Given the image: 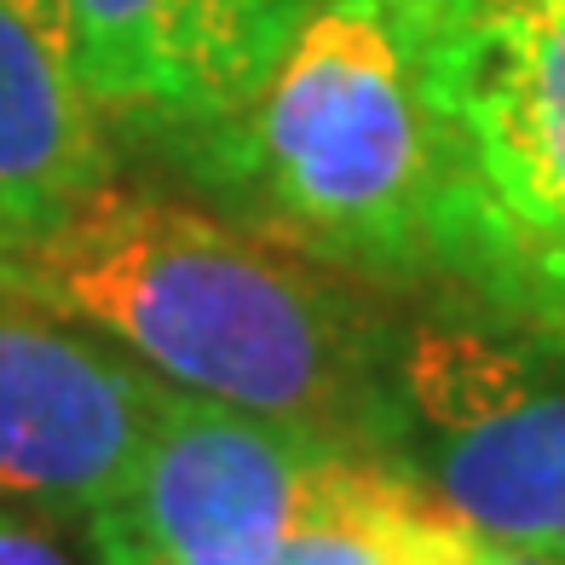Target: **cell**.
I'll list each match as a JSON object with an SVG mask.
<instances>
[{
	"mask_svg": "<svg viewBox=\"0 0 565 565\" xmlns=\"http://www.w3.org/2000/svg\"><path fill=\"white\" fill-rule=\"evenodd\" d=\"M0 565H75V559L53 543V536L23 525L12 508H0Z\"/></svg>",
	"mask_w": 565,
	"mask_h": 565,
	"instance_id": "cell-11",
	"label": "cell"
},
{
	"mask_svg": "<svg viewBox=\"0 0 565 565\" xmlns=\"http://www.w3.org/2000/svg\"><path fill=\"white\" fill-rule=\"evenodd\" d=\"M479 536L450 520L409 461L381 456L341 502L254 565H473Z\"/></svg>",
	"mask_w": 565,
	"mask_h": 565,
	"instance_id": "cell-9",
	"label": "cell"
},
{
	"mask_svg": "<svg viewBox=\"0 0 565 565\" xmlns=\"http://www.w3.org/2000/svg\"><path fill=\"white\" fill-rule=\"evenodd\" d=\"M381 456L168 387L134 484L110 508L179 565H254L341 502Z\"/></svg>",
	"mask_w": 565,
	"mask_h": 565,
	"instance_id": "cell-5",
	"label": "cell"
},
{
	"mask_svg": "<svg viewBox=\"0 0 565 565\" xmlns=\"http://www.w3.org/2000/svg\"><path fill=\"white\" fill-rule=\"evenodd\" d=\"M398 456L473 536L565 559V335L456 312L393 358Z\"/></svg>",
	"mask_w": 565,
	"mask_h": 565,
	"instance_id": "cell-4",
	"label": "cell"
},
{
	"mask_svg": "<svg viewBox=\"0 0 565 565\" xmlns=\"http://www.w3.org/2000/svg\"><path fill=\"white\" fill-rule=\"evenodd\" d=\"M162 404L145 364L0 289V502L82 520L121 502Z\"/></svg>",
	"mask_w": 565,
	"mask_h": 565,
	"instance_id": "cell-6",
	"label": "cell"
},
{
	"mask_svg": "<svg viewBox=\"0 0 565 565\" xmlns=\"http://www.w3.org/2000/svg\"><path fill=\"white\" fill-rule=\"evenodd\" d=\"M0 289L46 306L173 393L398 456L393 358L318 260L209 209L105 179L0 260Z\"/></svg>",
	"mask_w": 565,
	"mask_h": 565,
	"instance_id": "cell-1",
	"label": "cell"
},
{
	"mask_svg": "<svg viewBox=\"0 0 565 565\" xmlns=\"http://www.w3.org/2000/svg\"><path fill=\"white\" fill-rule=\"evenodd\" d=\"M110 179L98 110L70 58L0 7V260Z\"/></svg>",
	"mask_w": 565,
	"mask_h": 565,
	"instance_id": "cell-8",
	"label": "cell"
},
{
	"mask_svg": "<svg viewBox=\"0 0 565 565\" xmlns=\"http://www.w3.org/2000/svg\"><path fill=\"white\" fill-rule=\"evenodd\" d=\"M461 0H318L202 168L318 266L427 277L439 82Z\"/></svg>",
	"mask_w": 565,
	"mask_h": 565,
	"instance_id": "cell-2",
	"label": "cell"
},
{
	"mask_svg": "<svg viewBox=\"0 0 565 565\" xmlns=\"http://www.w3.org/2000/svg\"><path fill=\"white\" fill-rule=\"evenodd\" d=\"M0 7L18 12L46 46H58V53L70 58V0H0Z\"/></svg>",
	"mask_w": 565,
	"mask_h": 565,
	"instance_id": "cell-12",
	"label": "cell"
},
{
	"mask_svg": "<svg viewBox=\"0 0 565 565\" xmlns=\"http://www.w3.org/2000/svg\"><path fill=\"white\" fill-rule=\"evenodd\" d=\"M318 0H70V70L98 116L202 145L266 87Z\"/></svg>",
	"mask_w": 565,
	"mask_h": 565,
	"instance_id": "cell-7",
	"label": "cell"
},
{
	"mask_svg": "<svg viewBox=\"0 0 565 565\" xmlns=\"http://www.w3.org/2000/svg\"><path fill=\"white\" fill-rule=\"evenodd\" d=\"M87 548H93L98 565H179L173 554H162L150 543L121 508H93L87 513Z\"/></svg>",
	"mask_w": 565,
	"mask_h": 565,
	"instance_id": "cell-10",
	"label": "cell"
},
{
	"mask_svg": "<svg viewBox=\"0 0 565 565\" xmlns=\"http://www.w3.org/2000/svg\"><path fill=\"white\" fill-rule=\"evenodd\" d=\"M427 277L484 318L565 335V0H461Z\"/></svg>",
	"mask_w": 565,
	"mask_h": 565,
	"instance_id": "cell-3",
	"label": "cell"
}]
</instances>
